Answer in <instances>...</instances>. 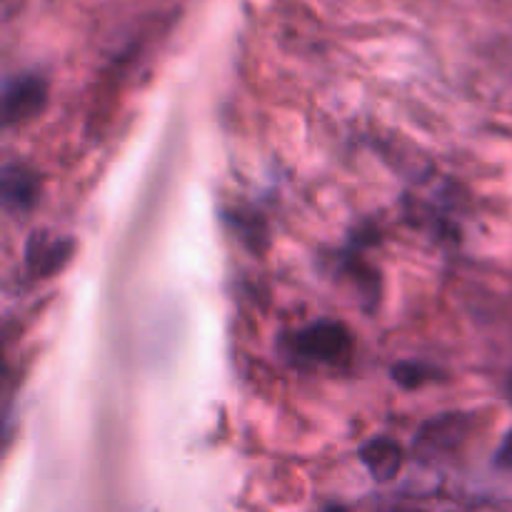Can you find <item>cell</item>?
Instances as JSON below:
<instances>
[{
	"label": "cell",
	"instance_id": "cell-8",
	"mask_svg": "<svg viewBox=\"0 0 512 512\" xmlns=\"http://www.w3.org/2000/svg\"><path fill=\"white\" fill-rule=\"evenodd\" d=\"M498 465H503V468L512 470V433H508V438H505L503 445H500Z\"/></svg>",
	"mask_w": 512,
	"mask_h": 512
},
{
	"label": "cell",
	"instance_id": "cell-2",
	"mask_svg": "<svg viewBox=\"0 0 512 512\" xmlns=\"http://www.w3.org/2000/svg\"><path fill=\"white\" fill-rule=\"evenodd\" d=\"M45 103H48V83L43 75H18L10 80L3 95L5 125L28 123L35 115L43 113Z\"/></svg>",
	"mask_w": 512,
	"mask_h": 512
},
{
	"label": "cell",
	"instance_id": "cell-7",
	"mask_svg": "<svg viewBox=\"0 0 512 512\" xmlns=\"http://www.w3.org/2000/svg\"><path fill=\"white\" fill-rule=\"evenodd\" d=\"M438 375V368H433V365L428 363H418V360H405V363L395 365L393 368L395 383L403 385V388L408 390L423 388L430 380H438Z\"/></svg>",
	"mask_w": 512,
	"mask_h": 512
},
{
	"label": "cell",
	"instance_id": "cell-5",
	"mask_svg": "<svg viewBox=\"0 0 512 512\" xmlns=\"http://www.w3.org/2000/svg\"><path fill=\"white\" fill-rule=\"evenodd\" d=\"M38 175L25 165H5L3 200L10 210H28L38 198Z\"/></svg>",
	"mask_w": 512,
	"mask_h": 512
},
{
	"label": "cell",
	"instance_id": "cell-4",
	"mask_svg": "<svg viewBox=\"0 0 512 512\" xmlns=\"http://www.w3.org/2000/svg\"><path fill=\"white\" fill-rule=\"evenodd\" d=\"M360 463L380 483H388L403 468V450L390 438H373L360 448Z\"/></svg>",
	"mask_w": 512,
	"mask_h": 512
},
{
	"label": "cell",
	"instance_id": "cell-3",
	"mask_svg": "<svg viewBox=\"0 0 512 512\" xmlns=\"http://www.w3.org/2000/svg\"><path fill=\"white\" fill-rule=\"evenodd\" d=\"M75 240L60 238V235L48 233H33L28 245H25V265L35 278H50V275L60 273L73 258Z\"/></svg>",
	"mask_w": 512,
	"mask_h": 512
},
{
	"label": "cell",
	"instance_id": "cell-1",
	"mask_svg": "<svg viewBox=\"0 0 512 512\" xmlns=\"http://www.w3.org/2000/svg\"><path fill=\"white\" fill-rule=\"evenodd\" d=\"M293 348L305 360L338 365L353 355V335L338 320H320L295 335Z\"/></svg>",
	"mask_w": 512,
	"mask_h": 512
},
{
	"label": "cell",
	"instance_id": "cell-6",
	"mask_svg": "<svg viewBox=\"0 0 512 512\" xmlns=\"http://www.w3.org/2000/svg\"><path fill=\"white\" fill-rule=\"evenodd\" d=\"M465 425H468V418L463 415H443L425 425L423 443H428L430 448H450L465 435Z\"/></svg>",
	"mask_w": 512,
	"mask_h": 512
}]
</instances>
